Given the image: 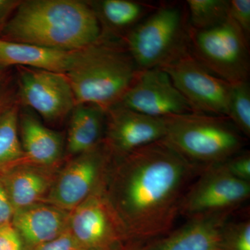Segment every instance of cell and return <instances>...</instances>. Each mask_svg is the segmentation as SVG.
<instances>
[{
  "instance_id": "cell-17",
  "label": "cell",
  "mask_w": 250,
  "mask_h": 250,
  "mask_svg": "<svg viewBox=\"0 0 250 250\" xmlns=\"http://www.w3.org/2000/svg\"><path fill=\"white\" fill-rule=\"evenodd\" d=\"M98 18L101 35L123 39L133 28L156 9L154 5L132 0L89 1Z\"/></svg>"
},
{
  "instance_id": "cell-24",
  "label": "cell",
  "mask_w": 250,
  "mask_h": 250,
  "mask_svg": "<svg viewBox=\"0 0 250 250\" xmlns=\"http://www.w3.org/2000/svg\"><path fill=\"white\" fill-rule=\"evenodd\" d=\"M230 215L220 231V244L223 250H250V218L249 213Z\"/></svg>"
},
{
  "instance_id": "cell-32",
  "label": "cell",
  "mask_w": 250,
  "mask_h": 250,
  "mask_svg": "<svg viewBox=\"0 0 250 250\" xmlns=\"http://www.w3.org/2000/svg\"><path fill=\"white\" fill-rule=\"evenodd\" d=\"M155 240L129 239L115 250H151Z\"/></svg>"
},
{
  "instance_id": "cell-10",
  "label": "cell",
  "mask_w": 250,
  "mask_h": 250,
  "mask_svg": "<svg viewBox=\"0 0 250 250\" xmlns=\"http://www.w3.org/2000/svg\"><path fill=\"white\" fill-rule=\"evenodd\" d=\"M106 184L73 210L69 229L86 250H115L129 240L106 194Z\"/></svg>"
},
{
  "instance_id": "cell-31",
  "label": "cell",
  "mask_w": 250,
  "mask_h": 250,
  "mask_svg": "<svg viewBox=\"0 0 250 250\" xmlns=\"http://www.w3.org/2000/svg\"><path fill=\"white\" fill-rule=\"evenodd\" d=\"M21 2L20 0H0V34Z\"/></svg>"
},
{
  "instance_id": "cell-16",
  "label": "cell",
  "mask_w": 250,
  "mask_h": 250,
  "mask_svg": "<svg viewBox=\"0 0 250 250\" xmlns=\"http://www.w3.org/2000/svg\"><path fill=\"white\" fill-rule=\"evenodd\" d=\"M19 131L24 157L29 161L49 166L60 159L63 149L62 135L42 124L29 108H20Z\"/></svg>"
},
{
  "instance_id": "cell-15",
  "label": "cell",
  "mask_w": 250,
  "mask_h": 250,
  "mask_svg": "<svg viewBox=\"0 0 250 250\" xmlns=\"http://www.w3.org/2000/svg\"><path fill=\"white\" fill-rule=\"evenodd\" d=\"M65 210L52 205L34 204L15 210L11 223L21 238L36 247L57 238L66 231Z\"/></svg>"
},
{
  "instance_id": "cell-14",
  "label": "cell",
  "mask_w": 250,
  "mask_h": 250,
  "mask_svg": "<svg viewBox=\"0 0 250 250\" xmlns=\"http://www.w3.org/2000/svg\"><path fill=\"white\" fill-rule=\"evenodd\" d=\"M233 213L188 219L187 223L180 228L156 239L151 250H223L220 231L227 219Z\"/></svg>"
},
{
  "instance_id": "cell-21",
  "label": "cell",
  "mask_w": 250,
  "mask_h": 250,
  "mask_svg": "<svg viewBox=\"0 0 250 250\" xmlns=\"http://www.w3.org/2000/svg\"><path fill=\"white\" fill-rule=\"evenodd\" d=\"M20 108L17 102L0 115V170L24 157L19 138Z\"/></svg>"
},
{
  "instance_id": "cell-20",
  "label": "cell",
  "mask_w": 250,
  "mask_h": 250,
  "mask_svg": "<svg viewBox=\"0 0 250 250\" xmlns=\"http://www.w3.org/2000/svg\"><path fill=\"white\" fill-rule=\"evenodd\" d=\"M0 179L14 211L37 203L48 187L45 176L34 169L11 166L0 170Z\"/></svg>"
},
{
  "instance_id": "cell-18",
  "label": "cell",
  "mask_w": 250,
  "mask_h": 250,
  "mask_svg": "<svg viewBox=\"0 0 250 250\" xmlns=\"http://www.w3.org/2000/svg\"><path fill=\"white\" fill-rule=\"evenodd\" d=\"M72 52L0 39V66L31 67L65 74Z\"/></svg>"
},
{
  "instance_id": "cell-3",
  "label": "cell",
  "mask_w": 250,
  "mask_h": 250,
  "mask_svg": "<svg viewBox=\"0 0 250 250\" xmlns=\"http://www.w3.org/2000/svg\"><path fill=\"white\" fill-rule=\"evenodd\" d=\"M138 71L122 39L101 35L72 52L65 75L77 104H90L106 111L121 103Z\"/></svg>"
},
{
  "instance_id": "cell-8",
  "label": "cell",
  "mask_w": 250,
  "mask_h": 250,
  "mask_svg": "<svg viewBox=\"0 0 250 250\" xmlns=\"http://www.w3.org/2000/svg\"><path fill=\"white\" fill-rule=\"evenodd\" d=\"M250 197V182L229 173L221 164L202 171L184 195L179 215L188 219L237 211Z\"/></svg>"
},
{
  "instance_id": "cell-30",
  "label": "cell",
  "mask_w": 250,
  "mask_h": 250,
  "mask_svg": "<svg viewBox=\"0 0 250 250\" xmlns=\"http://www.w3.org/2000/svg\"><path fill=\"white\" fill-rule=\"evenodd\" d=\"M14 210L10 202L9 197L0 179V225L11 221Z\"/></svg>"
},
{
  "instance_id": "cell-19",
  "label": "cell",
  "mask_w": 250,
  "mask_h": 250,
  "mask_svg": "<svg viewBox=\"0 0 250 250\" xmlns=\"http://www.w3.org/2000/svg\"><path fill=\"white\" fill-rule=\"evenodd\" d=\"M67 149L72 155L92 150L103 143L106 111L90 104H77L70 113Z\"/></svg>"
},
{
  "instance_id": "cell-4",
  "label": "cell",
  "mask_w": 250,
  "mask_h": 250,
  "mask_svg": "<svg viewBox=\"0 0 250 250\" xmlns=\"http://www.w3.org/2000/svg\"><path fill=\"white\" fill-rule=\"evenodd\" d=\"M164 140L187 160L206 167L241 152L246 140L225 117L188 113L164 118Z\"/></svg>"
},
{
  "instance_id": "cell-5",
  "label": "cell",
  "mask_w": 250,
  "mask_h": 250,
  "mask_svg": "<svg viewBox=\"0 0 250 250\" xmlns=\"http://www.w3.org/2000/svg\"><path fill=\"white\" fill-rule=\"evenodd\" d=\"M188 22L175 4L156 7L122 40L138 70L160 68L188 50Z\"/></svg>"
},
{
  "instance_id": "cell-25",
  "label": "cell",
  "mask_w": 250,
  "mask_h": 250,
  "mask_svg": "<svg viewBox=\"0 0 250 250\" xmlns=\"http://www.w3.org/2000/svg\"><path fill=\"white\" fill-rule=\"evenodd\" d=\"M11 70L0 66V115L18 102L16 78Z\"/></svg>"
},
{
  "instance_id": "cell-6",
  "label": "cell",
  "mask_w": 250,
  "mask_h": 250,
  "mask_svg": "<svg viewBox=\"0 0 250 250\" xmlns=\"http://www.w3.org/2000/svg\"><path fill=\"white\" fill-rule=\"evenodd\" d=\"M249 43L229 18L210 29L188 28V50L192 57L231 84L249 81Z\"/></svg>"
},
{
  "instance_id": "cell-23",
  "label": "cell",
  "mask_w": 250,
  "mask_h": 250,
  "mask_svg": "<svg viewBox=\"0 0 250 250\" xmlns=\"http://www.w3.org/2000/svg\"><path fill=\"white\" fill-rule=\"evenodd\" d=\"M228 119L244 137L250 136V85L248 82L231 84Z\"/></svg>"
},
{
  "instance_id": "cell-13",
  "label": "cell",
  "mask_w": 250,
  "mask_h": 250,
  "mask_svg": "<svg viewBox=\"0 0 250 250\" xmlns=\"http://www.w3.org/2000/svg\"><path fill=\"white\" fill-rule=\"evenodd\" d=\"M164 118H154L115 105L106 111L103 142L112 158L121 159L143 146L164 139Z\"/></svg>"
},
{
  "instance_id": "cell-26",
  "label": "cell",
  "mask_w": 250,
  "mask_h": 250,
  "mask_svg": "<svg viewBox=\"0 0 250 250\" xmlns=\"http://www.w3.org/2000/svg\"><path fill=\"white\" fill-rule=\"evenodd\" d=\"M228 15L229 18L232 20L250 42V0H229Z\"/></svg>"
},
{
  "instance_id": "cell-22",
  "label": "cell",
  "mask_w": 250,
  "mask_h": 250,
  "mask_svg": "<svg viewBox=\"0 0 250 250\" xmlns=\"http://www.w3.org/2000/svg\"><path fill=\"white\" fill-rule=\"evenodd\" d=\"M188 22L195 30L216 27L229 18L228 0H187Z\"/></svg>"
},
{
  "instance_id": "cell-9",
  "label": "cell",
  "mask_w": 250,
  "mask_h": 250,
  "mask_svg": "<svg viewBox=\"0 0 250 250\" xmlns=\"http://www.w3.org/2000/svg\"><path fill=\"white\" fill-rule=\"evenodd\" d=\"M16 69L20 106L51 123L62 121L71 113L76 100L65 74L26 67Z\"/></svg>"
},
{
  "instance_id": "cell-7",
  "label": "cell",
  "mask_w": 250,
  "mask_h": 250,
  "mask_svg": "<svg viewBox=\"0 0 250 250\" xmlns=\"http://www.w3.org/2000/svg\"><path fill=\"white\" fill-rule=\"evenodd\" d=\"M160 68L167 72L193 113L228 118L231 83L208 71L189 50Z\"/></svg>"
},
{
  "instance_id": "cell-2",
  "label": "cell",
  "mask_w": 250,
  "mask_h": 250,
  "mask_svg": "<svg viewBox=\"0 0 250 250\" xmlns=\"http://www.w3.org/2000/svg\"><path fill=\"white\" fill-rule=\"evenodd\" d=\"M100 36V23L87 1L27 0L21 1L0 39L74 52Z\"/></svg>"
},
{
  "instance_id": "cell-28",
  "label": "cell",
  "mask_w": 250,
  "mask_h": 250,
  "mask_svg": "<svg viewBox=\"0 0 250 250\" xmlns=\"http://www.w3.org/2000/svg\"><path fill=\"white\" fill-rule=\"evenodd\" d=\"M33 250H86L77 241L69 228L52 241L34 247Z\"/></svg>"
},
{
  "instance_id": "cell-29",
  "label": "cell",
  "mask_w": 250,
  "mask_h": 250,
  "mask_svg": "<svg viewBox=\"0 0 250 250\" xmlns=\"http://www.w3.org/2000/svg\"><path fill=\"white\" fill-rule=\"evenodd\" d=\"M22 240L11 221L0 225V250H22Z\"/></svg>"
},
{
  "instance_id": "cell-27",
  "label": "cell",
  "mask_w": 250,
  "mask_h": 250,
  "mask_svg": "<svg viewBox=\"0 0 250 250\" xmlns=\"http://www.w3.org/2000/svg\"><path fill=\"white\" fill-rule=\"evenodd\" d=\"M220 164L233 177L244 182H250L249 151H242Z\"/></svg>"
},
{
  "instance_id": "cell-12",
  "label": "cell",
  "mask_w": 250,
  "mask_h": 250,
  "mask_svg": "<svg viewBox=\"0 0 250 250\" xmlns=\"http://www.w3.org/2000/svg\"><path fill=\"white\" fill-rule=\"evenodd\" d=\"M119 104L154 118L193 113L167 72L161 68L139 70Z\"/></svg>"
},
{
  "instance_id": "cell-1",
  "label": "cell",
  "mask_w": 250,
  "mask_h": 250,
  "mask_svg": "<svg viewBox=\"0 0 250 250\" xmlns=\"http://www.w3.org/2000/svg\"><path fill=\"white\" fill-rule=\"evenodd\" d=\"M118 159L105 190L129 239H157L170 232L186 192L205 168L164 139Z\"/></svg>"
},
{
  "instance_id": "cell-11",
  "label": "cell",
  "mask_w": 250,
  "mask_h": 250,
  "mask_svg": "<svg viewBox=\"0 0 250 250\" xmlns=\"http://www.w3.org/2000/svg\"><path fill=\"white\" fill-rule=\"evenodd\" d=\"M113 159L104 142L80 154L62 171L49 193V204L63 210H73L99 188Z\"/></svg>"
}]
</instances>
